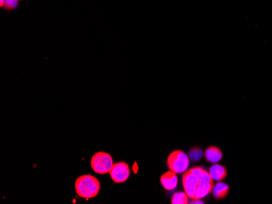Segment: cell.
I'll return each instance as SVG.
<instances>
[{"instance_id":"cell-1","label":"cell","mask_w":272,"mask_h":204,"mask_svg":"<svg viewBox=\"0 0 272 204\" xmlns=\"http://www.w3.org/2000/svg\"><path fill=\"white\" fill-rule=\"evenodd\" d=\"M100 189V183L96 177L92 175H82L75 182V190L79 197L92 199L97 196Z\"/></svg>"},{"instance_id":"cell-2","label":"cell","mask_w":272,"mask_h":204,"mask_svg":"<svg viewBox=\"0 0 272 204\" xmlns=\"http://www.w3.org/2000/svg\"><path fill=\"white\" fill-rule=\"evenodd\" d=\"M167 166L171 171L176 173H183L188 170L189 166V157L181 150H176L171 152L167 158Z\"/></svg>"},{"instance_id":"cell-3","label":"cell","mask_w":272,"mask_h":204,"mask_svg":"<svg viewBox=\"0 0 272 204\" xmlns=\"http://www.w3.org/2000/svg\"><path fill=\"white\" fill-rule=\"evenodd\" d=\"M91 165L95 173L106 174L112 169L113 161L110 154L99 151L92 157Z\"/></svg>"},{"instance_id":"cell-4","label":"cell","mask_w":272,"mask_h":204,"mask_svg":"<svg viewBox=\"0 0 272 204\" xmlns=\"http://www.w3.org/2000/svg\"><path fill=\"white\" fill-rule=\"evenodd\" d=\"M110 174L115 183H123L127 182L130 176V167L126 162H117L112 165Z\"/></svg>"},{"instance_id":"cell-5","label":"cell","mask_w":272,"mask_h":204,"mask_svg":"<svg viewBox=\"0 0 272 204\" xmlns=\"http://www.w3.org/2000/svg\"><path fill=\"white\" fill-rule=\"evenodd\" d=\"M198 178L192 173L191 170H187L183 175V186L184 191L190 199H194L195 193L200 183Z\"/></svg>"},{"instance_id":"cell-6","label":"cell","mask_w":272,"mask_h":204,"mask_svg":"<svg viewBox=\"0 0 272 204\" xmlns=\"http://www.w3.org/2000/svg\"><path fill=\"white\" fill-rule=\"evenodd\" d=\"M160 181L162 187L166 190H172L176 189L178 185V176L175 172L170 170L161 175Z\"/></svg>"},{"instance_id":"cell-7","label":"cell","mask_w":272,"mask_h":204,"mask_svg":"<svg viewBox=\"0 0 272 204\" xmlns=\"http://www.w3.org/2000/svg\"><path fill=\"white\" fill-rule=\"evenodd\" d=\"M208 173L210 174L212 180L216 182H221L223 180L226 178L227 175L226 169L224 165L221 164H214L209 168Z\"/></svg>"},{"instance_id":"cell-8","label":"cell","mask_w":272,"mask_h":204,"mask_svg":"<svg viewBox=\"0 0 272 204\" xmlns=\"http://www.w3.org/2000/svg\"><path fill=\"white\" fill-rule=\"evenodd\" d=\"M205 157L206 160L211 164H217L223 158V153L220 149L216 146H210L205 151Z\"/></svg>"},{"instance_id":"cell-9","label":"cell","mask_w":272,"mask_h":204,"mask_svg":"<svg viewBox=\"0 0 272 204\" xmlns=\"http://www.w3.org/2000/svg\"><path fill=\"white\" fill-rule=\"evenodd\" d=\"M214 185L213 182H201L199 183L194 199H201L213 192Z\"/></svg>"},{"instance_id":"cell-10","label":"cell","mask_w":272,"mask_h":204,"mask_svg":"<svg viewBox=\"0 0 272 204\" xmlns=\"http://www.w3.org/2000/svg\"><path fill=\"white\" fill-rule=\"evenodd\" d=\"M229 193L228 185L222 182H218L213 189V194L217 199H223L227 196Z\"/></svg>"},{"instance_id":"cell-11","label":"cell","mask_w":272,"mask_h":204,"mask_svg":"<svg viewBox=\"0 0 272 204\" xmlns=\"http://www.w3.org/2000/svg\"><path fill=\"white\" fill-rule=\"evenodd\" d=\"M192 173L198 178L200 182H213L210 174L201 167H194L190 169Z\"/></svg>"},{"instance_id":"cell-12","label":"cell","mask_w":272,"mask_h":204,"mask_svg":"<svg viewBox=\"0 0 272 204\" xmlns=\"http://www.w3.org/2000/svg\"><path fill=\"white\" fill-rule=\"evenodd\" d=\"M188 194L185 192H176L173 194L171 198V204H188Z\"/></svg>"},{"instance_id":"cell-13","label":"cell","mask_w":272,"mask_h":204,"mask_svg":"<svg viewBox=\"0 0 272 204\" xmlns=\"http://www.w3.org/2000/svg\"><path fill=\"white\" fill-rule=\"evenodd\" d=\"M202 156H203V153H202L201 149L194 148L190 151V157L193 160H198V159H201Z\"/></svg>"},{"instance_id":"cell-14","label":"cell","mask_w":272,"mask_h":204,"mask_svg":"<svg viewBox=\"0 0 272 204\" xmlns=\"http://www.w3.org/2000/svg\"><path fill=\"white\" fill-rule=\"evenodd\" d=\"M1 3H0V7H3L4 4H5V0H0Z\"/></svg>"},{"instance_id":"cell-15","label":"cell","mask_w":272,"mask_h":204,"mask_svg":"<svg viewBox=\"0 0 272 204\" xmlns=\"http://www.w3.org/2000/svg\"><path fill=\"white\" fill-rule=\"evenodd\" d=\"M12 1H16V2H18V1H20V0H12Z\"/></svg>"}]
</instances>
